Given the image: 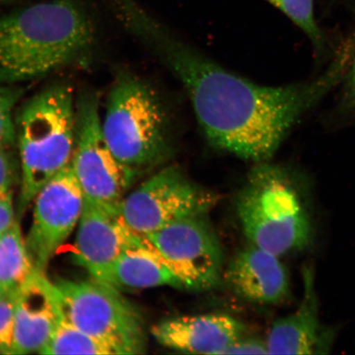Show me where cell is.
Wrapping results in <instances>:
<instances>
[{
	"mask_svg": "<svg viewBox=\"0 0 355 355\" xmlns=\"http://www.w3.org/2000/svg\"><path fill=\"white\" fill-rule=\"evenodd\" d=\"M8 0H0V6H3V4L6 3Z\"/></svg>",
	"mask_w": 355,
	"mask_h": 355,
	"instance_id": "4316f807",
	"label": "cell"
},
{
	"mask_svg": "<svg viewBox=\"0 0 355 355\" xmlns=\"http://www.w3.org/2000/svg\"><path fill=\"white\" fill-rule=\"evenodd\" d=\"M21 92L10 87H0V148L8 149L16 141V124L13 109Z\"/></svg>",
	"mask_w": 355,
	"mask_h": 355,
	"instance_id": "ffe728a7",
	"label": "cell"
},
{
	"mask_svg": "<svg viewBox=\"0 0 355 355\" xmlns=\"http://www.w3.org/2000/svg\"><path fill=\"white\" fill-rule=\"evenodd\" d=\"M8 295L6 292L3 291V288L0 287V300H2L3 299L6 298V297Z\"/></svg>",
	"mask_w": 355,
	"mask_h": 355,
	"instance_id": "484cf974",
	"label": "cell"
},
{
	"mask_svg": "<svg viewBox=\"0 0 355 355\" xmlns=\"http://www.w3.org/2000/svg\"><path fill=\"white\" fill-rule=\"evenodd\" d=\"M41 354H97L112 355L113 350L101 340L80 330L64 318H60L50 340Z\"/></svg>",
	"mask_w": 355,
	"mask_h": 355,
	"instance_id": "ac0fdd59",
	"label": "cell"
},
{
	"mask_svg": "<svg viewBox=\"0 0 355 355\" xmlns=\"http://www.w3.org/2000/svg\"><path fill=\"white\" fill-rule=\"evenodd\" d=\"M110 284L119 290L159 286L188 290L183 279L154 250L143 235L139 242L128 248L115 261Z\"/></svg>",
	"mask_w": 355,
	"mask_h": 355,
	"instance_id": "2e32d148",
	"label": "cell"
},
{
	"mask_svg": "<svg viewBox=\"0 0 355 355\" xmlns=\"http://www.w3.org/2000/svg\"><path fill=\"white\" fill-rule=\"evenodd\" d=\"M219 201L178 166L155 173L122 199L117 214L133 232L146 235L191 216L207 214Z\"/></svg>",
	"mask_w": 355,
	"mask_h": 355,
	"instance_id": "ba28073f",
	"label": "cell"
},
{
	"mask_svg": "<svg viewBox=\"0 0 355 355\" xmlns=\"http://www.w3.org/2000/svg\"><path fill=\"white\" fill-rule=\"evenodd\" d=\"M286 15L309 39L317 56L326 51V38L314 17V0H266Z\"/></svg>",
	"mask_w": 355,
	"mask_h": 355,
	"instance_id": "d6986e66",
	"label": "cell"
},
{
	"mask_svg": "<svg viewBox=\"0 0 355 355\" xmlns=\"http://www.w3.org/2000/svg\"><path fill=\"white\" fill-rule=\"evenodd\" d=\"M84 202L71 163L39 191L34 199L33 223L25 239L38 272H46L52 257L77 227Z\"/></svg>",
	"mask_w": 355,
	"mask_h": 355,
	"instance_id": "30bf717a",
	"label": "cell"
},
{
	"mask_svg": "<svg viewBox=\"0 0 355 355\" xmlns=\"http://www.w3.org/2000/svg\"><path fill=\"white\" fill-rule=\"evenodd\" d=\"M8 150L0 148V196L12 193L13 171Z\"/></svg>",
	"mask_w": 355,
	"mask_h": 355,
	"instance_id": "d4e9b609",
	"label": "cell"
},
{
	"mask_svg": "<svg viewBox=\"0 0 355 355\" xmlns=\"http://www.w3.org/2000/svg\"><path fill=\"white\" fill-rule=\"evenodd\" d=\"M13 296L12 354H39L63 316L54 283L46 274L37 272Z\"/></svg>",
	"mask_w": 355,
	"mask_h": 355,
	"instance_id": "4fadbf2b",
	"label": "cell"
},
{
	"mask_svg": "<svg viewBox=\"0 0 355 355\" xmlns=\"http://www.w3.org/2000/svg\"><path fill=\"white\" fill-rule=\"evenodd\" d=\"M95 28L78 0H51L0 16V83L43 76L85 55Z\"/></svg>",
	"mask_w": 355,
	"mask_h": 355,
	"instance_id": "7a4b0ae2",
	"label": "cell"
},
{
	"mask_svg": "<svg viewBox=\"0 0 355 355\" xmlns=\"http://www.w3.org/2000/svg\"><path fill=\"white\" fill-rule=\"evenodd\" d=\"M254 165L235 202L244 236L278 257L303 250L313 228L294 175L270 162Z\"/></svg>",
	"mask_w": 355,
	"mask_h": 355,
	"instance_id": "277c9868",
	"label": "cell"
},
{
	"mask_svg": "<svg viewBox=\"0 0 355 355\" xmlns=\"http://www.w3.org/2000/svg\"><path fill=\"white\" fill-rule=\"evenodd\" d=\"M245 332L244 323L222 313L168 318L152 329L155 340L164 347L198 354H220Z\"/></svg>",
	"mask_w": 355,
	"mask_h": 355,
	"instance_id": "5bb4252c",
	"label": "cell"
},
{
	"mask_svg": "<svg viewBox=\"0 0 355 355\" xmlns=\"http://www.w3.org/2000/svg\"><path fill=\"white\" fill-rule=\"evenodd\" d=\"M71 166L85 201L115 213L139 173L119 162L111 150L102 130L98 98L92 93L77 104Z\"/></svg>",
	"mask_w": 355,
	"mask_h": 355,
	"instance_id": "52a82bcc",
	"label": "cell"
},
{
	"mask_svg": "<svg viewBox=\"0 0 355 355\" xmlns=\"http://www.w3.org/2000/svg\"><path fill=\"white\" fill-rule=\"evenodd\" d=\"M37 272L17 222L0 236V287L8 295H15Z\"/></svg>",
	"mask_w": 355,
	"mask_h": 355,
	"instance_id": "e0dca14e",
	"label": "cell"
},
{
	"mask_svg": "<svg viewBox=\"0 0 355 355\" xmlns=\"http://www.w3.org/2000/svg\"><path fill=\"white\" fill-rule=\"evenodd\" d=\"M12 193L0 196V236L17 223Z\"/></svg>",
	"mask_w": 355,
	"mask_h": 355,
	"instance_id": "cb8c5ba5",
	"label": "cell"
},
{
	"mask_svg": "<svg viewBox=\"0 0 355 355\" xmlns=\"http://www.w3.org/2000/svg\"><path fill=\"white\" fill-rule=\"evenodd\" d=\"M15 341V296L0 300V354H12Z\"/></svg>",
	"mask_w": 355,
	"mask_h": 355,
	"instance_id": "44dd1931",
	"label": "cell"
},
{
	"mask_svg": "<svg viewBox=\"0 0 355 355\" xmlns=\"http://www.w3.org/2000/svg\"><path fill=\"white\" fill-rule=\"evenodd\" d=\"M208 214L186 217L143 235L190 291L211 290L223 277V247Z\"/></svg>",
	"mask_w": 355,
	"mask_h": 355,
	"instance_id": "9c48e42d",
	"label": "cell"
},
{
	"mask_svg": "<svg viewBox=\"0 0 355 355\" xmlns=\"http://www.w3.org/2000/svg\"><path fill=\"white\" fill-rule=\"evenodd\" d=\"M279 257L248 243L230 259L223 278L235 294L251 303H282L290 295V282Z\"/></svg>",
	"mask_w": 355,
	"mask_h": 355,
	"instance_id": "9a60e30c",
	"label": "cell"
},
{
	"mask_svg": "<svg viewBox=\"0 0 355 355\" xmlns=\"http://www.w3.org/2000/svg\"><path fill=\"white\" fill-rule=\"evenodd\" d=\"M102 130L119 161L139 172L166 162L174 149L166 106L152 87L130 74L111 89Z\"/></svg>",
	"mask_w": 355,
	"mask_h": 355,
	"instance_id": "5b68a950",
	"label": "cell"
},
{
	"mask_svg": "<svg viewBox=\"0 0 355 355\" xmlns=\"http://www.w3.org/2000/svg\"><path fill=\"white\" fill-rule=\"evenodd\" d=\"M64 318L99 340L114 354L146 353L148 337L139 309L119 288L92 278L54 282Z\"/></svg>",
	"mask_w": 355,
	"mask_h": 355,
	"instance_id": "8992f818",
	"label": "cell"
},
{
	"mask_svg": "<svg viewBox=\"0 0 355 355\" xmlns=\"http://www.w3.org/2000/svg\"><path fill=\"white\" fill-rule=\"evenodd\" d=\"M354 47L352 59L346 70L341 88L339 107L343 112L355 114V33L352 35Z\"/></svg>",
	"mask_w": 355,
	"mask_h": 355,
	"instance_id": "7402d4cb",
	"label": "cell"
},
{
	"mask_svg": "<svg viewBox=\"0 0 355 355\" xmlns=\"http://www.w3.org/2000/svg\"><path fill=\"white\" fill-rule=\"evenodd\" d=\"M314 273L303 270L304 294L294 313L277 319L266 338L268 354H327L334 344L336 331L320 321Z\"/></svg>",
	"mask_w": 355,
	"mask_h": 355,
	"instance_id": "7c38bea8",
	"label": "cell"
},
{
	"mask_svg": "<svg viewBox=\"0 0 355 355\" xmlns=\"http://www.w3.org/2000/svg\"><path fill=\"white\" fill-rule=\"evenodd\" d=\"M77 105L72 89L55 85L26 101L17 114L21 184L17 216L44 185L70 165L76 141Z\"/></svg>",
	"mask_w": 355,
	"mask_h": 355,
	"instance_id": "3957f363",
	"label": "cell"
},
{
	"mask_svg": "<svg viewBox=\"0 0 355 355\" xmlns=\"http://www.w3.org/2000/svg\"><path fill=\"white\" fill-rule=\"evenodd\" d=\"M141 236L128 228L117 213L85 201L78 225L74 260L92 278L110 285L115 261Z\"/></svg>",
	"mask_w": 355,
	"mask_h": 355,
	"instance_id": "8fae6325",
	"label": "cell"
},
{
	"mask_svg": "<svg viewBox=\"0 0 355 355\" xmlns=\"http://www.w3.org/2000/svg\"><path fill=\"white\" fill-rule=\"evenodd\" d=\"M220 354H268L266 340L257 337H246L234 341Z\"/></svg>",
	"mask_w": 355,
	"mask_h": 355,
	"instance_id": "603a6c76",
	"label": "cell"
},
{
	"mask_svg": "<svg viewBox=\"0 0 355 355\" xmlns=\"http://www.w3.org/2000/svg\"><path fill=\"white\" fill-rule=\"evenodd\" d=\"M133 26L181 83L213 148L254 164L270 162L297 122L339 86L349 56L336 52L319 76L286 86L259 85L230 72L170 28L136 12Z\"/></svg>",
	"mask_w": 355,
	"mask_h": 355,
	"instance_id": "6da1fadb",
	"label": "cell"
}]
</instances>
